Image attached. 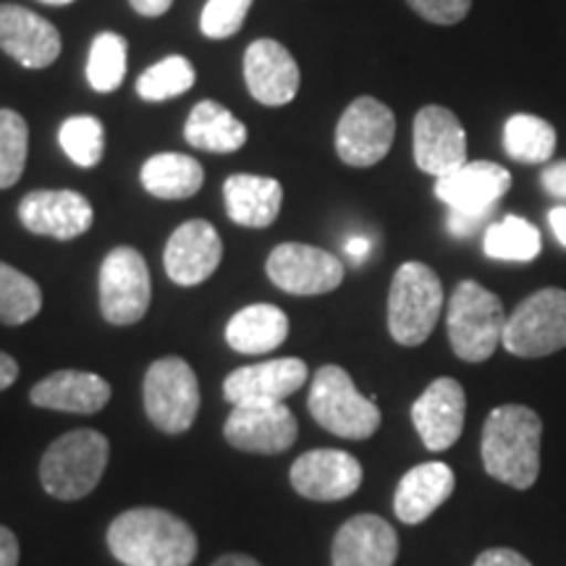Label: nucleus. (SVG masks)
<instances>
[{
    "mask_svg": "<svg viewBox=\"0 0 566 566\" xmlns=\"http://www.w3.org/2000/svg\"><path fill=\"white\" fill-rule=\"evenodd\" d=\"M108 548L124 566H189L197 556V535L166 509L139 506L113 520Z\"/></svg>",
    "mask_w": 566,
    "mask_h": 566,
    "instance_id": "1",
    "label": "nucleus"
},
{
    "mask_svg": "<svg viewBox=\"0 0 566 566\" xmlns=\"http://www.w3.org/2000/svg\"><path fill=\"white\" fill-rule=\"evenodd\" d=\"M541 441L543 420L533 409L522 405L493 409L485 420L480 446L485 472L499 483L527 491L541 472Z\"/></svg>",
    "mask_w": 566,
    "mask_h": 566,
    "instance_id": "2",
    "label": "nucleus"
},
{
    "mask_svg": "<svg viewBox=\"0 0 566 566\" xmlns=\"http://www.w3.org/2000/svg\"><path fill=\"white\" fill-rule=\"evenodd\" d=\"M111 443L97 430H71L51 443L40 462L42 488L61 501H80L95 491L108 467Z\"/></svg>",
    "mask_w": 566,
    "mask_h": 566,
    "instance_id": "3",
    "label": "nucleus"
},
{
    "mask_svg": "<svg viewBox=\"0 0 566 566\" xmlns=\"http://www.w3.org/2000/svg\"><path fill=\"white\" fill-rule=\"evenodd\" d=\"M509 187L512 174L493 160H467L454 174L436 179V197L449 205V231L472 237L504 200Z\"/></svg>",
    "mask_w": 566,
    "mask_h": 566,
    "instance_id": "4",
    "label": "nucleus"
},
{
    "mask_svg": "<svg viewBox=\"0 0 566 566\" xmlns=\"http://www.w3.org/2000/svg\"><path fill=\"white\" fill-rule=\"evenodd\" d=\"M506 317L499 296L478 281H462L451 294L446 313L451 349L464 363H485L504 342Z\"/></svg>",
    "mask_w": 566,
    "mask_h": 566,
    "instance_id": "5",
    "label": "nucleus"
},
{
    "mask_svg": "<svg viewBox=\"0 0 566 566\" xmlns=\"http://www.w3.org/2000/svg\"><path fill=\"white\" fill-rule=\"evenodd\" d=\"M443 310V286L433 268L405 263L388 292V331L401 346H420L433 334Z\"/></svg>",
    "mask_w": 566,
    "mask_h": 566,
    "instance_id": "6",
    "label": "nucleus"
},
{
    "mask_svg": "<svg viewBox=\"0 0 566 566\" xmlns=\"http://www.w3.org/2000/svg\"><path fill=\"white\" fill-rule=\"evenodd\" d=\"M310 415L321 428L349 441H365L380 428V409L354 388L352 375L338 365H323L310 384Z\"/></svg>",
    "mask_w": 566,
    "mask_h": 566,
    "instance_id": "7",
    "label": "nucleus"
},
{
    "mask_svg": "<svg viewBox=\"0 0 566 566\" xmlns=\"http://www.w3.org/2000/svg\"><path fill=\"white\" fill-rule=\"evenodd\" d=\"M145 412L168 436L187 433L200 412V384L181 357H163L145 375Z\"/></svg>",
    "mask_w": 566,
    "mask_h": 566,
    "instance_id": "8",
    "label": "nucleus"
},
{
    "mask_svg": "<svg viewBox=\"0 0 566 566\" xmlns=\"http://www.w3.org/2000/svg\"><path fill=\"white\" fill-rule=\"evenodd\" d=\"M514 357H548L566 346V292L564 289H541L506 317L504 342Z\"/></svg>",
    "mask_w": 566,
    "mask_h": 566,
    "instance_id": "9",
    "label": "nucleus"
},
{
    "mask_svg": "<svg viewBox=\"0 0 566 566\" xmlns=\"http://www.w3.org/2000/svg\"><path fill=\"white\" fill-rule=\"evenodd\" d=\"M153 283L145 258L134 247H116L101 265V310L113 325H134L150 310Z\"/></svg>",
    "mask_w": 566,
    "mask_h": 566,
    "instance_id": "10",
    "label": "nucleus"
},
{
    "mask_svg": "<svg viewBox=\"0 0 566 566\" xmlns=\"http://www.w3.org/2000/svg\"><path fill=\"white\" fill-rule=\"evenodd\" d=\"M394 134V111L375 97H357L338 118L336 153L346 166L370 168L391 150Z\"/></svg>",
    "mask_w": 566,
    "mask_h": 566,
    "instance_id": "11",
    "label": "nucleus"
},
{
    "mask_svg": "<svg viewBox=\"0 0 566 566\" xmlns=\"http://www.w3.org/2000/svg\"><path fill=\"white\" fill-rule=\"evenodd\" d=\"M265 271L281 292L294 296L328 294L344 281V265L336 254L296 242L275 247Z\"/></svg>",
    "mask_w": 566,
    "mask_h": 566,
    "instance_id": "12",
    "label": "nucleus"
},
{
    "mask_svg": "<svg viewBox=\"0 0 566 566\" xmlns=\"http://www.w3.org/2000/svg\"><path fill=\"white\" fill-rule=\"evenodd\" d=\"M223 436L247 454H281L294 446L300 424L286 405H244L231 409Z\"/></svg>",
    "mask_w": 566,
    "mask_h": 566,
    "instance_id": "13",
    "label": "nucleus"
},
{
    "mask_svg": "<svg viewBox=\"0 0 566 566\" xmlns=\"http://www.w3.org/2000/svg\"><path fill=\"white\" fill-rule=\"evenodd\" d=\"M415 163L424 174L443 179L467 163V134L443 105H424L415 116Z\"/></svg>",
    "mask_w": 566,
    "mask_h": 566,
    "instance_id": "14",
    "label": "nucleus"
},
{
    "mask_svg": "<svg viewBox=\"0 0 566 566\" xmlns=\"http://www.w3.org/2000/svg\"><path fill=\"white\" fill-rule=\"evenodd\" d=\"M92 218L95 212L87 197L71 189H38L19 202L21 226L30 233L59 239V242L87 233Z\"/></svg>",
    "mask_w": 566,
    "mask_h": 566,
    "instance_id": "15",
    "label": "nucleus"
},
{
    "mask_svg": "<svg viewBox=\"0 0 566 566\" xmlns=\"http://www.w3.org/2000/svg\"><path fill=\"white\" fill-rule=\"evenodd\" d=\"M294 491L310 501L349 499L363 485V464L338 449H315L302 454L289 472Z\"/></svg>",
    "mask_w": 566,
    "mask_h": 566,
    "instance_id": "16",
    "label": "nucleus"
},
{
    "mask_svg": "<svg viewBox=\"0 0 566 566\" xmlns=\"http://www.w3.org/2000/svg\"><path fill=\"white\" fill-rule=\"evenodd\" d=\"M307 384V365L296 357L247 365L223 380V396L233 407L283 405L286 396Z\"/></svg>",
    "mask_w": 566,
    "mask_h": 566,
    "instance_id": "17",
    "label": "nucleus"
},
{
    "mask_svg": "<svg viewBox=\"0 0 566 566\" xmlns=\"http://www.w3.org/2000/svg\"><path fill=\"white\" fill-rule=\"evenodd\" d=\"M467 396L454 378H436L412 405V422L424 449L446 451L464 430Z\"/></svg>",
    "mask_w": 566,
    "mask_h": 566,
    "instance_id": "18",
    "label": "nucleus"
},
{
    "mask_svg": "<svg viewBox=\"0 0 566 566\" xmlns=\"http://www.w3.org/2000/svg\"><path fill=\"white\" fill-rule=\"evenodd\" d=\"M244 82L254 101L279 108V105L294 101L302 76L294 55L281 42L263 38L247 48Z\"/></svg>",
    "mask_w": 566,
    "mask_h": 566,
    "instance_id": "19",
    "label": "nucleus"
},
{
    "mask_svg": "<svg viewBox=\"0 0 566 566\" xmlns=\"http://www.w3.org/2000/svg\"><path fill=\"white\" fill-rule=\"evenodd\" d=\"M223 260V242L208 221H187L171 233L166 244L168 279L179 286H197L218 271Z\"/></svg>",
    "mask_w": 566,
    "mask_h": 566,
    "instance_id": "20",
    "label": "nucleus"
},
{
    "mask_svg": "<svg viewBox=\"0 0 566 566\" xmlns=\"http://www.w3.org/2000/svg\"><path fill=\"white\" fill-rule=\"evenodd\" d=\"M0 48L27 69H48L61 55V32L24 6H0Z\"/></svg>",
    "mask_w": 566,
    "mask_h": 566,
    "instance_id": "21",
    "label": "nucleus"
},
{
    "mask_svg": "<svg viewBox=\"0 0 566 566\" xmlns=\"http://www.w3.org/2000/svg\"><path fill=\"white\" fill-rule=\"evenodd\" d=\"M399 556V535L384 516L357 514L344 522L334 537V566H394Z\"/></svg>",
    "mask_w": 566,
    "mask_h": 566,
    "instance_id": "22",
    "label": "nucleus"
},
{
    "mask_svg": "<svg viewBox=\"0 0 566 566\" xmlns=\"http://www.w3.org/2000/svg\"><path fill=\"white\" fill-rule=\"evenodd\" d=\"M30 399L34 407L55 412L95 415L111 401V384L95 373L59 370L34 384Z\"/></svg>",
    "mask_w": 566,
    "mask_h": 566,
    "instance_id": "23",
    "label": "nucleus"
},
{
    "mask_svg": "<svg viewBox=\"0 0 566 566\" xmlns=\"http://www.w3.org/2000/svg\"><path fill=\"white\" fill-rule=\"evenodd\" d=\"M454 470L443 462L417 464L401 478L394 495V512L405 525H420L454 493Z\"/></svg>",
    "mask_w": 566,
    "mask_h": 566,
    "instance_id": "24",
    "label": "nucleus"
},
{
    "mask_svg": "<svg viewBox=\"0 0 566 566\" xmlns=\"http://www.w3.org/2000/svg\"><path fill=\"white\" fill-rule=\"evenodd\" d=\"M226 212L233 223L247 229H268L281 212L283 189L275 179L252 174H233L223 184Z\"/></svg>",
    "mask_w": 566,
    "mask_h": 566,
    "instance_id": "25",
    "label": "nucleus"
},
{
    "mask_svg": "<svg viewBox=\"0 0 566 566\" xmlns=\"http://www.w3.org/2000/svg\"><path fill=\"white\" fill-rule=\"evenodd\" d=\"M289 317L275 304H250L226 325V342L239 354H268L286 342Z\"/></svg>",
    "mask_w": 566,
    "mask_h": 566,
    "instance_id": "26",
    "label": "nucleus"
},
{
    "mask_svg": "<svg viewBox=\"0 0 566 566\" xmlns=\"http://www.w3.org/2000/svg\"><path fill=\"white\" fill-rule=\"evenodd\" d=\"M184 137L197 150L205 153H237L247 142V126L229 108L216 101L197 103L189 113Z\"/></svg>",
    "mask_w": 566,
    "mask_h": 566,
    "instance_id": "27",
    "label": "nucleus"
},
{
    "mask_svg": "<svg viewBox=\"0 0 566 566\" xmlns=\"http://www.w3.org/2000/svg\"><path fill=\"white\" fill-rule=\"evenodd\" d=\"M142 187L153 197L160 200H187L200 192L205 171L195 158L181 153H160L153 155L150 160L142 166Z\"/></svg>",
    "mask_w": 566,
    "mask_h": 566,
    "instance_id": "28",
    "label": "nucleus"
},
{
    "mask_svg": "<svg viewBox=\"0 0 566 566\" xmlns=\"http://www.w3.org/2000/svg\"><path fill=\"white\" fill-rule=\"evenodd\" d=\"M504 150L512 160L541 166L556 153V129L533 113H516L504 126Z\"/></svg>",
    "mask_w": 566,
    "mask_h": 566,
    "instance_id": "29",
    "label": "nucleus"
},
{
    "mask_svg": "<svg viewBox=\"0 0 566 566\" xmlns=\"http://www.w3.org/2000/svg\"><path fill=\"white\" fill-rule=\"evenodd\" d=\"M485 254L506 263H530L541 254V231L520 216H506L485 231Z\"/></svg>",
    "mask_w": 566,
    "mask_h": 566,
    "instance_id": "30",
    "label": "nucleus"
},
{
    "mask_svg": "<svg viewBox=\"0 0 566 566\" xmlns=\"http://www.w3.org/2000/svg\"><path fill=\"white\" fill-rule=\"evenodd\" d=\"M42 310V292L30 275L0 263V323L24 325Z\"/></svg>",
    "mask_w": 566,
    "mask_h": 566,
    "instance_id": "31",
    "label": "nucleus"
},
{
    "mask_svg": "<svg viewBox=\"0 0 566 566\" xmlns=\"http://www.w3.org/2000/svg\"><path fill=\"white\" fill-rule=\"evenodd\" d=\"M195 66L184 55H168L139 74L137 95L147 103H163L195 87Z\"/></svg>",
    "mask_w": 566,
    "mask_h": 566,
    "instance_id": "32",
    "label": "nucleus"
},
{
    "mask_svg": "<svg viewBox=\"0 0 566 566\" xmlns=\"http://www.w3.org/2000/svg\"><path fill=\"white\" fill-rule=\"evenodd\" d=\"M126 53L129 45L122 34L103 32L92 40L90 61H87V80L95 92H113L122 87L126 76Z\"/></svg>",
    "mask_w": 566,
    "mask_h": 566,
    "instance_id": "33",
    "label": "nucleus"
},
{
    "mask_svg": "<svg viewBox=\"0 0 566 566\" xmlns=\"http://www.w3.org/2000/svg\"><path fill=\"white\" fill-rule=\"evenodd\" d=\"M30 153V129L17 111L0 108V189L21 179Z\"/></svg>",
    "mask_w": 566,
    "mask_h": 566,
    "instance_id": "34",
    "label": "nucleus"
},
{
    "mask_svg": "<svg viewBox=\"0 0 566 566\" xmlns=\"http://www.w3.org/2000/svg\"><path fill=\"white\" fill-rule=\"evenodd\" d=\"M59 142L63 153H66L76 166L82 168L97 166L105 153L103 122L95 116H71L61 124Z\"/></svg>",
    "mask_w": 566,
    "mask_h": 566,
    "instance_id": "35",
    "label": "nucleus"
},
{
    "mask_svg": "<svg viewBox=\"0 0 566 566\" xmlns=\"http://www.w3.org/2000/svg\"><path fill=\"white\" fill-rule=\"evenodd\" d=\"M252 0H208L202 9L200 30L208 40H226L242 30Z\"/></svg>",
    "mask_w": 566,
    "mask_h": 566,
    "instance_id": "36",
    "label": "nucleus"
},
{
    "mask_svg": "<svg viewBox=\"0 0 566 566\" xmlns=\"http://www.w3.org/2000/svg\"><path fill=\"white\" fill-rule=\"evenodd\" d=\"M417 17L438 27H451L467 19L472 9V0H407Z\"/></svg>",
    "mask_w": 566,
    "mask_h": 566,
    "instance_id": "37",
    "label": "nucleus"
},
{
    "mask_svg": "<svg viewBox=\"0 0 566 566\" xmlns=\"http://www.w3.org/2000/svg\"><path fill=\"white\" fill-rule=\"evenodd\" d=\"M472 566H533V564L512 548H488L478 556V562Z\"/></svg>",
    "mask_w": 566,
    "mask_h": 566,
    "instance_id": "38",
    "label": "nucleus"
},
{
    "mask_svg": "<svg viewBox=\"0 0 566 566\" xmlns=\"http://www.w3.org/2000/svg\"><path fill=\"white\" fill-rule=\"evenodd\" d=\"M541 184L551 197H556V200L566 202V160L551 163V166L541 176Z\"/></svg>",
    "mask_w": 566,
    "mask_h": 566,
    "instance_id": "39",
    "label": "nucleus"
},
{
    "mask_svg": "<svg viewBox=\"0 0 566 566\" xmlns=\"http://www.w3.org/2000/svg\"><path fill=\"white\" fill-rule=\"evenodd\" d=\"M0 566H19V541L3 525H0Z\"/></svg>",
    "mask_w": 566,
    "mask_h": 566,
    "instance_id": "40",
    "label": "nucleus"
},
{
    "mask_svg": "<svg viewBox=\"0 0 566 566\" xmlns=\"http://www.w3.org/2000/svg\"><path fill=\"white\" fill-rule=\"evenodd\" d=\"M132 9L139 13V17H147V19H155V17H163L168 9L174 6V0H129Z\"/></svg>",
    "mask_w": 566,
    "mask_h": 566,
    "instance_id": "41",
    "label": "nucleus"
},
{
    "mask_svg": "<svg viewBox=\"0 0 566 566\" xmlns=\"http://www.w3.org/2000/svg\"><path fill=\"white\" fill-rule=\"evenodd\" d=\"M17 378H19L17 359H13L11 354L0 352V391H3V388L13 386V380H17Z\"/></svg>",
    "mask_w": 566,
    "mask_h": 566,
    "instance_id": "42",
    "label": "nucleus"
},
{
    "mask_svg": "<svg viewBox=\"0 0 566 566\" xmlns=\"http://www.w3.org/2000/svg\"><path fill=\"white\" fill-rule=\"evenodd\" d=\"M367 252H370V239L354 237L346 242V254H349L354 263H363V260L367 258Z\"/></svg>",
    "mask_w": 566,
    "mask_h": 566,
    "instance_id": "43",
    "label": "nucleus"
},
{
    "mask_svg": "<svg viewBox=\"0 0 566 566\" xmlns=\"http://www.w3.org/2000/svg\"><path fill=\"white\" fill-rule=\"evenodd\" d=\"M548 223L551 229H554L556 239L566 247V208L562 205V208H554L548 212Z\"/></svg>",
    "mask_w": 566,
    "mask_h": 566,
    "instance_id": "44",
    "label": "nucleus"
},
{
    "mask_svg": "<svg viewBox=\"0 0 566 566\" xmlns=\"http://www.w3.org/2000/svg\"><path fill=\"white\" fill-rule=\"evenodd\" d=\"M212 566H263V564H260L258 558L244 556V554H226V556L218 558V562Z\"/></svg>",
    "mask_w": 566,
    "mask_h": 566,
    "instance_id": "45",
    "label": "nucleus"
},
{
    "mask_svg": "<svg viewBox=\"0 0 566 566\" xmlns=\"http://www.w3.org/2000/svg\"><path fill=\"white\" fill-rule=\"evenodd\" d=\"M40 3H48V6H69V3H74V0H40Z\"/></svg>",
    "mask_w": 566,
    "mask_h": 566,
    "instance_id": "46",
    "label": "nucleus"
}]
</instances>
